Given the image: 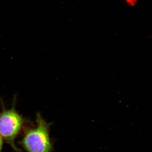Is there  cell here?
I'll use <instances>...</instances> for the list:
<instances>
[{"mask_svg": "<svg viewBox=\"0 0 152 152\" xmlns=\"http://www.w3.org/2000/svg\"><path fill=\"white\" fill-rule=\"evenodd\" d=\"M24 121L14 107L4 109L0 113V136L14 150L20 151L15 145V140L23 126Z\"/></svg>", "mask_w": 152, "mask_h": 152, "instance_id": "cell-2", "label": "cell"}, {"mask_svg": "<svg viewBox=\"0 0 152 152\" xmlns=\"http://www.w3.org/2000/svg\"><path fill=\"white\" fill-rule=\"evenodd\" d=\"M3 147V139L0 136V152H1Z\"/></svg>", "mask_w": 152, "mask_h": 152, "instance_id": "cell-3", "label": "cell"}, {"mask_svg": "<svg viewBox=\"0 0 152 152\" xmlns=\"http://www.w3.org/2000/svg\"><path fill=\"white\" fill-rule=\"evenodd\" d=\"M36 122V127L26 131L20 144L27 152H53V147L50 137V124L39 113Z\"/></svg>", "mask_w": 152, "mask_h": 152, "instance_id": "cell-1", "label": "cell"}]
</instances>
